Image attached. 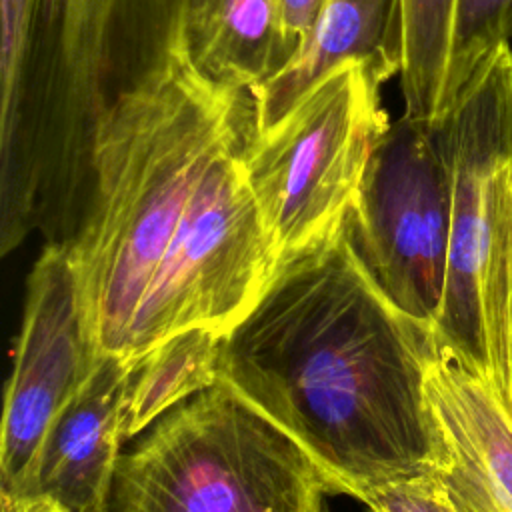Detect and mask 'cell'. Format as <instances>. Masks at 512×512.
Returning a JSON list of instances; mask_svg holds the SVG:
<instances>
[{
    "label": "cell",
    "mask_w": 512,
    "mask_h": 512,
    "mask_svg": "<svg viewBox=\"0 0 512 512\" xmlns=\"http://www.w3.org/2000/svg\"><path fill=\"white\" fill-rule=\"evenodd\" d=\"M434 326L402 312L344 228L280 258L250 312L224 334L220 380L286 430L338 494L434 472L440 444L426 372Z\"/></svg>",
    "instance_id": "1"
},
{
    "label": "cell",
    "mask_w": 512,
    "mask_h": 512,
    "mask_svg": "<svg viewBox=\"0 0 512 512\" xmlns=\"http://www.w3.org/2000/svg\"><path fill=\"white\" fill-rule=\"evenodd\" d=\"M180 0H0V252L68 244L116 102L178 46Z\"/></svg>",
    "instance_id": "2"
},
{
    "label": "cell",
    "mask_w": 512,
    "mask_h": 512,
    "mask_svg": "<svg viewBox=\"0 0 512 512\" xmlns=\"http://www.w3.org/2000/svg\"><path fill=\"white\" fill-rule=\"evenodd\" d=\"M252 126L250 92L208 80L180 46L108 112L92 146L84 214L66 244L98 354L126 356L202 174Z\"/></svg>",
    "instance_id": "3"
},
{
    "label": "cell",
    "mask_w": 512,
    "mask_h": 512,
    "mask_svg": "<svg viewBox=\"0 0 512 512\" xmlns=\"http://www.w3.org/2000/svg\"><path fill=\"white\" fill-rule=\"evenodd\" d=\"M326 492L314 458L218 380L120 456L110 512H322Z\"/></svg>",
    "instance_id": "4"
},
{
    "label": "cell",
    "mask_w": 512,
    "mask_h": 512,
    "mask_svg": "<svg viewBox=\"0 0 512 512\" xmlns=\"http://www.w3.org/2000/svg\"><path fill=\"white\" fill-rule=\"evenodd\" d=\"M452 220L440 348L494 382L504 340L512 228V46L464 88L442 122Z\"/></svg>",
    "instance_id": "5"
},
{
    "label": "cell",
    "mask_w": 512,
    "mask_h": 512,
    "mask_svg": "<svg viewBox=\"0 0 512 512\" xmlns=\"http://www.w3.org/2000/svg\"><path fill=\"white\" fill-rule=\"evenodd\" d=\"M384 84L368 64L344 62L274 126L250 136L244 172L278 260L342 228L392 124Z\"/></svg>",
    "instance_id": "6"
},
{
    "label": "cell",
    "mask_w": 512,
    "mask_h": 512,
    "mask_svg": "<svg viewBox=\"0 0 512 512\" xmlns=\"http://www.w3.org/2000/svg\"><path fill=\"white\" fill-rule=\"evenodd\" d=\"M452 220V166L442 124L402 116L366 168L344 234L372 280L408 316L436 326Z\"/></svg>",
    "instance_id": "7"
},
{
    "label": "cell",
    "mask_w": 512,
    "mask_h": 512,
    "mask_svg": "<svg viewBox=\"0 0 512 512\" xmlns=\"http://www.w3.org/2000/svg\"><path fill=\"white\" fill-rule=\"evenodd\" d=\"M96 358L70 252L66 244H46L28 276L4 396L2 508L28 500L46 434L92 372Z\"/></svg>",
    "instance_id": "8"
},
{
    "label": "cell",
    "mask_w": 512,
    "mask_h": 512,
    "mask_svg": "<svg viewBox=\"0 0 512 512\" xmlns=\"http://www.w3.org/2000/svg\"><path fill=\"white\" fill-rule=\"evenodd\" d=\"M440 464L436 478L462 512H512V418L492 382L440 348L426 372Z\"/></svg>",
    "instance_id": "9"
},
{
    "label": "cell",
    "mask_w": 512,
    "mask_h": 512,
    "mask_svg": "<svg viewBox=\"0 0 512 512\" xmlns=\"http://www.w3.org/2000/svg\"><path fill=\"white\" fill-rule=\"evenodd\" d=\"M130 368L128 356L98 354L46 434L28 500H48L66 512H110Z\"/></svg>",
    "instance_id": "10"
},
{
    "label": "cell",
    "mask_w": 512,
    "mask_h": 512,
    "mask_svg": "<svg viewBox=\"0 0 512 512\" xmlns=\"http://www.w3.org/2000/svg\"><path fill=\"white\" fill-rule=\"evenodd\" d=\"M360 60L384 82L404 62L402 0H326L298 52L250 90L256 134L274 126L330 70Z\"/></svg>",
    "instance_id": "11"
},
{
    "label": "cell",
    "mask_w": 512,
    "mask_h": 512,
    "mask_svg": "<svg viewBox=\"0 0 512 512\" xmlns=\"http://www.w3.org/2000/svg\"><path fill=\"white\" fill-rule=\"evenodd\" d=\"M208 80L250 92L280 68L276 0H210L178 42Z\"/></svg>",
    "instance_id": "12"
},
{
    "label": "cell",
    "mask_w": 512,
    "mask_h": 512,
    "mask_svg": "<svg viewBox=\"0 0 512 512\" xmlns=\"http://www.w3.org/2000/svg\"><path fill=\"white\" fill-rule=\"evenodd\" d=\"M224 332L188 328L172 334L140 356L132 368L122 402V438L132 440L194 394L220 380Z\"/></svg>",
    "instance_id": "13"
},
{
    "label": "cell",
    "mask_w": 512,
    "mask_h": 512,
    "mask_svg": "<svg viewBox=\"0 0 512 512\" xmlns=\"http://www.w3.org/2000/svg\"><path fill=\"white\" fill-rule=\"evenodd\" d=\"M452 8L454 0H402V116L428 126L444 122V82L450 52Z\"/></svg>",
    "instance_id": "14"
},
{
    "label": "cell",
    "mask_w": 512,
    "mask_h": 512,
    "mask_svg": "<svg viewBox=\"0 0 512 512\" xmlns=\"http://www.w3.org/2000/svg\"><path fill=\"white\" fill-rule=\"evenodd\" d=\"M504 46H512V0H454L444 120L464 88Z\"/></svg>",
    "instance_id": "15"
},
{
    "label": "cell",
    "mask_w": 512,
    "mask_h": 512,
    "mask_svg": "<svg viewBox=\"0 0 512 512\" xmlns=\"http://www.w3.org/2000/svg\"><path fill=\"white\" fill-rule=\"evenodd\" d=\"M372 512H462L434 472L386 480L358 496Z\"/></svg>",
    "instance_id": "16"
},
{
    "label": "cell",
    "mask_w": 512,
    "mask_h": 512,
    "mask_svg": "<svg viewBox=\"0 0 512 512\" xmlns=\"http://www.w3.org/2000/svg\"><path fill=\"white\" fill-rule=\"evenodd\" d=\"M324 2L326 0H276L280 68L298 52L308 32L312 30Z\"/></svg>",
    "instance_id": "17"
},
{
    "label": "cell",
    "mask_w": 512,
    "mask_h": 512,
    "mask_svg": "<svg viewBox=\"0 0 512 512\" xmlns=\"http://www.w3.org/2000/svg\"><path fill=\"white\" fill-rule=\"evenodd\" d=\"M492 386L512 418V228H510V258H508V290H506L502 356H500V366H498Z\"/></svg>",
    "instance_id": "18"
},
{
    "label": "cell",
    "mask_w": 512,
    "mask_h": 512,
    "mask_svg": "<svg viewBox=\"0 0 512 512\" xmlns=\"http://www.w3.org/2000/svg\"><path fill=\"white\" fill-rule=\"evenodd\" d=\"M210 0H180V20H178V42L192 28L198 16L204 12Z\"/></svg>",
    "instance_id": "19"
},
{
    "label": "cell",
    "mask_w": 512,
    "mask_h": 512,
    "mask_svg": "<svg viewBox=\"0 0 512 512\" xmlns=\"http://www.w3.org/2000/svg\"><path fill=\"white\" fill-rule=\"evenodd\" d=\"M2 512H66L48 500H28L14 508H2Z\"/></svg>",
    "instance_id": "20"
}]
</instances>
